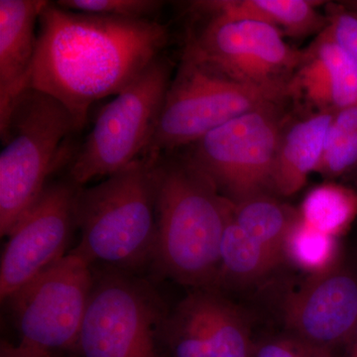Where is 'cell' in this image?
<instances>
[{
	"instance_id": "1",
	"label": "cell",
	"mask_w": 357,
	"mask_h": 357,
	"mask_svg": "<svg viewBox=\"0 0 357 357\" xmlns=\"http://www.w3.org/2000/svg\"><path fill=\"white\" fill-rule=\"evenodd\" d=\"M168 41V29L157 20L77 13L48 2L39 17L29 88L64 105L81 132L91 105L132 83Z\"/></svg>"
},
{
	"instance_id": "2",
	"label": "cell",
	"mask_w": 357,
	"mask_h": 357,
	"mask_svg": "<svg viewBox=\"0 0 357 357\" xmlns=\"http://www.w3.org/2000/svg\"><path fill=\"white\" fill-rule=\"evenodd\" d=\"M153 159L157 236L152 265L182 285L218 289L223 232L234 204L187 154Z\"/></svg>"
},
{
	"instance_id": "3",
	"label": "cell",
	"mask_w": 357,
	"mask_h": 357,
	"mask_svg": "<svg viewBox=\"0 0 357 357\" xmlns=\"http://www.w3.org/2000/svg\"><path fill=\"white\" fill-rule=\"evenodd\" d=\"M79 244L70 252L91 266L135 274L153 263L157 236L154 159L142 157L91 188L76 202Z\"/></svg>"
},
{
	"instance_id": "4",
	"label": "cell",
	"mask_w": 357,
	"mask_h": 357,
	"mask_svg": "<svg viewBox=\"0 0 357 357\" xmlns=\"http://www.w3.org/2000/svg\"><path fill=\"white\" fill-rule=\"evenodd\" d=\"M77 132L64 105L38 89L28 88L0 121V234L39 199L52 174L68 162L67 144Z\"/></svg>"
},
{
	"instance_id": "5",
	"label": "cell",
	"mask_w": 357,
	"mask_h": 357,
	"mask_svg": "<svg viewBox=\"0 0 357 357\" xmlns=\"http://www.w3.org/2000/svg\"><path fill=\"white\" fill-rule=\"evenodd\" d=\"M288 91L241 83L183 54L143 157L156 158L190 147L241 115L276 105Z\"/></svg>"
},
{
	"instance_id": "6",
	"label": "cell",
	"mask_w": 357,
	"mask_h": 357,
	"mask_svg": "<svg viewBox=\"0 0 357 357\" xmlns=\"http://www.w3.org/2000/svg\"><path fill=\"white\" fill-rule=\"evenodd\" d=\"M173 65L161 54L114 96L96 116L69 163L68 177L79 187L109 177L142 158L158 123Z\"/></svg>"
},
{
	"instance_id": "7",
	"label": "cell",
	"mask_w": 357,
	"mask_h": 357,
	"mask_svg": "<svg viewBox=\"0 0 357 357\" xmlns=\"http://www.w3.org/2000/svg\"><path fill=\"white\" fill-rule=\"evenodd\" d=\"M191 13L185 55L241 83L291 91L288 76L305 52L291 48L280 30L220 13L206 1L192 2Z\"/></svg>"
},
{
	"instance_id": "8",
	"label": "cell",
	"mask_w": 357,
	"mask_h": 357,
	"mask_svg": "<svg viewBox=\"0 0 357 357\" xmlns=\"http://www.w3.org/2000/svg\"><path fill=\"white\" fill-rule=\"evenodd\" d=\"M95 274L75 253L44 270L6 300L20 344L10 347L22 357H52L76 349Z\"/></svg>"
},
{
	"instance_id": "9",
	"label": "cell",
	"mask_w": 357,
	"mask_h": 357,
	"mask_svg": "<svg viewBox=\"0 0 357 357\" xmlns=\"http://www.w3.org/2000/svg\"><path fill=\"white\" fill-rule=\"evenodd\" d=\"M168 314L147 282L107 268L95 276L76 349L83 357H165Z\"/></svg>"
},
{
	"instance_id": "10",
	"label": "cell",
	"mask_w": 357,
	"mask_h": 357,
	"mask_svg": "<svg viewBox=\"0 0 357 357\" xmlns=\"http://www.w3.org/2000/svg\"><path fill=\"white\" fill-rule=\"evenodd\" d=\"M276 105L241 115L190 146L188 157L234 204L273 190L281 140Z\"/></svg>"
},
{
	"instance_id": "11",
	"label": "cell",
	"mask_w": 357,
	"mask_h": 357,
	"mask_svg": "<svg viewBox=\"0 0 357 357\" xmlns=\"http://www.w3.org/2000/svg\"><path fill=\"white\" fill-rule=\"evenodd\" d=\"M69 177L50 182L9 232L0 263V297L9 296L65 256L76 223L77 192Z\"/></svg>"
},
{
	"instance_id": "12",
	"label": "cell",
	"mask_w": 357,
	"mask_h": 357,
	"mask_svg": "<svg viewBox=\"0 0 357 357\" xmlns=\"http://www.w3.org/2000/svg\"><path fill=\"white\" fill-rule=\"evenodd\" d=\"M165 357H252L255 344L243 312L217 288L195 289L167 316Z\"/></svg>"
},
{
	"instance_id": "13",
	"label": "cell",
	"mask_w": 357,
	"mask_h": 357,
	"mask_svg": "<svg viewBox=\"0 0 357 357\" xmlns=\"http://www.w3.org/2000/svg\"><path fill=\"white\" fill-rule=\"evenodd\" d=\"M288 335L333 351L349 347L357 333V271L338 261L312 274L283 305Z\"/></svg>"
},
{
	"instance_id": "14",
	"label": "cell",
	"mask_w": 357,
	"mask_h": 357,
	"mask_svg": "<svg viewBox=\"0 0 357 357\" xmlns=\"http://www.w3.org/2000/svg\"><path fill=\"white\" fill-rule=\"evenodd\" d=\"M48 2L0 0V121L29 88L39 17Z\"/></svg>"
},
{
	"instance_id": "15",
	"label": "cell",
	"mask_w": 357,
	"mask_h": 357,
	"mask_svg": "<svg viewBox=\"0 0 357 357\" xmlns=\"http://www.w3.org/2000/svg\"><path fill=\"white\" fill-rule=\"evenodd\" d=\"M335 114L333 109L319 110L282 133L272 181L275 192L293 196L304 187L310 174L317 172Z\"/></svg>"
},
{
	"instance_id": "16",
	"label": "cell",
	"mask_w": 357,
	"mask_h": 357,
	"mask_svg": "<svg viewBox=\"0 0 357 357\" xmlns=\"http://www.w3.org/2000/svg\"><path fill=\"white\" fill-rule=\"evenodd\" d=\"M220 13L261 21L292 37L321 33L328 24L316 2L309 0H208Z\"/></svg>"
},
{
	"instance_id": "17",
	"label": "cell",
	"mask_w": 357,
	"mask_h": 357,
	"mask_svg": "<svg viewBox=\"0 0 357 357\" xmlns=\"http://www.w3.org/2000/svg\"><path fill=\"white\" fill-rule=\"evenodd\" d=\"M282 262L239 227L231 213L223 232L218 289L222 284L251 285L266 278Z\"/></svg>"
},
{
	"instance_id": "18",
	"label": "cell",
	"mask_w": 357,
	"mask_h": 357,
	"mask_svg": "<svg viewBox=\"0 0 357 357\" xmlns=\"http://www.w3.org/2000/svg\"><path fill=\"white\" fill-rule=\"evenodd\" d=\"M300 217V211L267 194L234 204L232 210V218L236 225L283 261L286 238Z\"/></svg>"
},
{
	"instance_id": "19",
	"label": "cell",
	"mask_w": 357,
	"mask_h": 357,
	"mask_svg": "<svg viewBox=\"0 0 357 357\" xmlns=\"http://www.w3.org/2000/svg\"><path fill=\"white\" fill-rule=\"evenodd\" d=\"M300 215L310 227L337 238L357 215V192L344 185H319L307 192Z\"/></svg>"
},
{
	"instance_id": "20",
	"label": "cell",
	"mask_w": 357,
	"mask_h": 357,
	"mask_svg": "<svg viewBox=\"0 0 357 357\" xmlns=\"http://www.w3.org/2000/svg\"><path fill=\"white\" fill-rule=\"evenodd\" d=\"M284 255L311 275L326 271L340 261L337 238L310 227L301 217L289 231Z\"/></svg>"
},
{
	"instance_id": "21",
	"label": "cell",
	"mask_w": 357,
	"mask_h": 357,
	"mask_svg": "<svg viewBox=\"0 0 357 357\" xmlns=\"http://www.w3.org/2000/svg\"><path fill=\"white\" fill-rule=\"evenodd\" d=\"M357 163V103L337 110L326 134L317 172L342 175Z\"/></svg>"
},
{
	"instance_id": "22",
	"label": "cell",
	"mask_w": 357,
	"mask_h": 357,
	"mask_svg": "<svg viewBox=\"0 0 357 357\" xmlns=\"http://www.w3.org/2000/svg\"><path fill=\"white\" fill-rule=\"evenodd\" d=\"M325 60L330 77L332 109L351 107L357 103V67L351 58L323 30L312 45Z\"/></svg>"
},
{
	"instance_id": "23",
	"label": "cell",
	"mask_w": 357,
	"mask_h": 357,
	"mask_svg": "<svg viewBox=\"0 0 357 357\" xmlns=\"http://www.w3.org/2000/svg\"><path fill=\"white\" fill-rule=\"evenodd\" d=\"M59 6L77 13L121 18L155 20L163 2L157 0H61Z\"/></svg>"
},
{
	"instance_id": "24",
	"label": "cell",
	"mask_w": 357,
	"mask_h": 357,
	"mask_svg": "<svg viewBox=\"0 0 357 357\" xmlns=\"http://www.w3.org/2000/svg\"><path fill=\"white\" fill-rule=\"evenodd\" d=\"M324 30L357 67V13L342 6L332 7Z\"/></svg>"
},
{
	"instance_id": "25",
	"label": "cell",
	"mask_w": 357,
	"mask_h": 357,
	"mask_svg": "<svg viewBox=\"0 0 357 357\" xmlns=\"http://www.w3.org/2000/svg\"><path fill=\"white\" fill-rule=\"evenodd\" d=\"M252 357H333V354L287 333L255 344Z\"/></svg>"
},
{
	"instance_id": "26",
	"label": "cell",
	"mask_w": 357,
	"mask_h": 357,
	"mask_svg": "<svg viewBox=\"0 0 357 357\" xmlns=\"http://www.w3.org/2000/svg\"><path fill=\"white\" fill-rule=\"evenodd\" d=\"M347 357H357V333L351 344L347 347Z\"/></svg>"
},
{
	"instance_id": "27",
	"label": "cell",
	"mask_w": 357,
	"mask_h": 357,
	"mask_svg": "<svg viewBox=\"0 0 357 357\" xmlns=\"http://www.w3.org/2000/svg\"><path fill=\"white\" fill-rule=\"evenodd\" d=\"M1 357H22L11 351L9 347H2Z\"/></svg>"
},
{
	"instance_id": "28",
	"label": "cell",
	"mask_w": 357,
	"mask_h": 357,
	"mask_svg": "<svg viewBox=\"0 0 357 357\" xmlns=\"http://www.w3.org/2000/svg\"><path fill=\"white\" fill-rule=\"evenodd\" d=\"M347 6L351 7V10L356 11V13H357V0L356 1L347 2Z\"/></svg>"
}]
</instances>
